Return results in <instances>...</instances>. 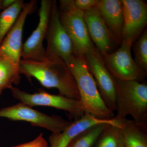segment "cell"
<instances>
[{
	"instance_id": "6da1fadb",
	"label": "cell",
	"mask_w": 147,
	"mask_h": 147,
	"mask_svg": "<svg viewBox=\"0 0 147 147\" xmlns=\"http://www.w3.org/2000/svg\"><path fill=\"white\" fill-rule=\"evenodd\" d=\"M19 72L30 82L34 77L44 88L57 89L59 94L80 100L74 77L67 65L60 58L51 57L42 61L21 59Z\"/></svg>"
},
{
	"instance_id": "7a4b0ae2",
	"label": "cell",
	"mask_w": 147,
	"mask_h": 147,
	"mask_svg": "<svg viewBox=\"0 0 147 147\" xmlns=\"http://www.w3.org/2000/svg\"><path fill=\"white\" fill-rule=\"evenodd\" d=\"M76 82L85 113L100 119H110L114 113L105 105L83 57L74 55L67 64Z\"/></svg>"
},
{
	"instance_id": "3957f363",
	"label": "cell",
	"mask_w": 147,
	"mask_h": 147,
	"mask_svg": "<svg viewBox=\"0 0 147 147\" xmlns=\"http://www.w3.org/2000/svg\"><path fill=\"white\" fill-rule=\"evenodd\" d=\"M117 119L128 116L138 123L147 124V85L135 80L115 78Z\"/></svg>"
},
{
	"instance_id": "277c9868",
	"label": "cell",
	"mask_w": 147,
	"mask_h": 147,
	"mask_svg": "<svg viewBox=\"0 0 147 147\" xmlns=\"http://www.w3.org/2000/svg\"><path fill=\"white\" fill-rule=\"evenodd\" d=\"M60 20L71 39L75 55L84 57L95 47L90 38L84 18V12L74 7L73 0H61Z\"/></svg>"
},
{
	"instance_id": "5b68a950",
	"label": "cell",
	"mask_w": 147,
	"mask_h": 147,
	"mask_svg": "<svg viewBox=\"0 0 147 147\" xmlns=\"http://www.w3.org/2000/svg\"><path fill=\"white\" fill-rule=\"evenodd\" d=\"M13 97L31 107L43 106L64 110L74 119H78L85 114L80 100L60 94H51L40 90L38 92L30 93L12 87L10 89Z\"/></svg>"
},
{
	"instance_id": "8992f818",
	"label": "cell",
	"mask_w": 147,
	"mask_h": 147,
	"mask_svg": "<svg viewBox=\"0 0 147 147\" xmlns=\"http://www.w3.org/2000/svg\"><path fill=\"white\" fill-rule=\"evenodd\" d=\"M0 117L27 122L33 126L50 130L53 134L60 133L71 122L59 116L46 115L21 102L0 109Z\"/></svg>"
},
{
	"instance_id": "52a82bcc",
	"label": "cell",
	"mask_w": 147,
	"mask_h": 147,
	"mask_svg": "<svg viewBox=\"0 0 147 147\" xmlns=\"http://www.w3.org/2000/svg\"><path fill=\"white\" fill-rule=\"evenodd\" d=\"M132 44L122 41L117 50L101 54L106 67L114 78L122 81L135 80L142 82L147 72L140 67L132 57Z\"/></svg>"
},
{
	"instance_id": "ba28073f",
	"label": "cell",
	"mask_w": 147,
	"mask_h": 147,
	"mask_svg": "<svg viewBox=\"0 0 147 147\" xmlns=\"http://www.w3.org/2000/svg\"><path fill=\"white\" fill-rule=\"evenodd\" d=\"M45 39L46 58L57 57L68 64L74 55L71 39L61 23L56 1H52L50 20Z\"/></svg>"
},
{
	"instance_id": "9c48e42d",
	"label": "cell",
	"mask_w": 147,
	"mask_h": 147,
	"mask_svg": "<svg viewBox=\"0 0 147 147\" xmlns=\"http://www.w3.org/2000/svg\"><path fill=\"white\" fill-rule=\"evenodd\" d=\"M102 100L112 112L116 111L115 78L106 67L101 53L94 47L84 56Z\"/></svg>"
},
{
	"instance_id": "30bf717a",
	"label": "cell",
	"mask_w": 147,
	"mask_h": 147,
	"mask_svg": "<svg viewBox=\"0 0 147 147\" xmlns=\"http://www.w3.org/2000/svg\"><path fill=\"white\" fill-rule=\"evenodd\" d=\"M37 1L32 0L25 3L16 23L11 29L0 45V56L9 60L13 65L16 76L21 80L19 66L21 59L22 36L24 25L27 16L32 13L36 6Z\"/></svg>"
},
{
	"instance_id": "8fae6325",
	"label": "cell",
	"mask_w": 147,
	"mask_h": 147,
	"mask_svg": "<svg viewBox=\"0 0 147 147\" xmlns=\"http://www.w3.org/2000/svg\"><path fill=\"white\" fill-rule=\"evenodd\" d=\"M52 3L51 0H42L40 2L38 24L23 44L22 59L42 61L47 58L43 41L47 34Z\"/></svg>"
},
{
	"instance_id": "7c38bea8",
	"label": "cell",
	"mask_w": 147,
	"mask_h": 147,
	"mask_svg": "<svg viewBox=\"0 0 147 147\" xmlns=\"http://www.w3.org/2000/svg\"><path fill=\"white\" fill-rule=\"evenodd\" d=\"M124 24L122 41L133 44L147 25V5L142 0H121Z\"/></svg>"
},
{
	"instance_id": "4fadbf2b",
	"label": "cell",
	"mask_w": 147,
	"mask_h": 147,
	"mask_svg": "<svg viewBox=\"0 0 147 147\" xmlns=\"http://www.w3.org/2000/svg\"><path fill=\"white\" fill-rule=\"evenodd\" d=\"M84 18L92 42L101 54L110 53L117 43L100 16L96 5L84 12Z\"/></svg>"
},
{
	"instance_id": "5bb4252c",
	"label": "cell",
	"mask_w": 147,
	"mask_h": 147,
	"mask_svg": "<svg viewBox=\"0 0 147 147\" xmlns=\"http://www.w3.org/2000/svg\"><path fill=\"white\" fill-rule=\"evenodd\" d=\"M101 123L110 124L120 127V121L115 118L110 119H100L85 113L82 117L71 122L60 133H52L49 138V147H66L69 142L82 131L91 127Z\"/></svg>"
},
{
	"instance_id": "9a60e30c",
	"label": "cell",
	"mask_w": 147,
	"mask_h": 147,
	"mask_svg": "<svg viewBox=\"0 0 147 147\" xmlns=\"http://www.w3.org/2000/svg\"><path fill=\"white\" fill-rule=\"evenodd\" d=\"M100 16L117 43L122 42L124 20L121 1L98 0L96 5Z\"/></svg>"
},
{
	"instance_id": "2e32d148",
	"label": "cell",
	"mask_w": 147,
	"mask_h": 147,
	"mask_svg": "<svg viewBox=\"0 0 147 147\" xmlns=\"http://www.w3.org/2000/svg\"><path fill=\"white\" fill-rule=\"evenodd\" d=\"M125 147H147V124L133 119H120Z\"/></svg>"
},
{
	"instance_id": "e0dca14e",
	"label": "cell",
	"mask_w": 147,
	"mask_h": 147,
	"mask_svg": "<svg viewBox=\"0 0 147 147\" xmlns=\"http://www.w3.org/2000/svg\"><path fill=\"white\" fill-rule=\"evenodd\" d=\"M25 4L23 0H16L13 5L0 13V45L16 23Z\"/></svg>"
},
{
	"instance_id": "ac0fdd59",
	"label": "cell",
	"mask_w": 147,
	"mask_h": 147,
	"mask_svg": "<svg viewBox=\"0 0 147 147\" xmlns=\"http://www.w3.org/2000/svg\"><path fill=\"white\" fill-rule=\"evenodd\" d=\"M93 147H125L120 127L107 124Z\"/></svg>"
},
{
	"instance_id": "d6986e66",
	"label": "cell",
	"mask_w": 147,
	"mask_h": 147,
	"mask_svg": "<svg viewBox=\"0 0 147 147\" xmlns=\"http://www.w3.org/2000/svg\"><path fill=\"white\" fill-rule=\"evenodd\" d=\"M107 124L96 125L77 135L66 147H93Z\"/></svg>"
},
{
	"instance_id": "ffe728a7",
	"label": "cell",
	"mask_w": 147,
	"mask_h": 147,
	"mask_svg": "<svg viewBox=\"0 0 147 147\" xmlns=\"http://www.w3.org/2000/svg\"><path fill=\"white\" fill-rule=\"evenodd\" d=\"M20 82L11 63L6 58L0 56V91L10 89L13 87L12 84L17 85Z\"/></svg>"
},
{
	"instance_id": "44dd1931",
	"label": "cell",
	"mask_w": 147,
	"mask_h": 147,
	"mask_svg": "<svg viewBox=\"0 0 147 147\" xmlns=\"http://www.w3.org/2000/svg\"><path fill=\"white\" fill-rule=\"evenodd\" d=\"M134 61L137 64L147 71V31L145 30L134 46Z\"/></svg>"
},
{
	"instance_id": "7402d4cb",
	"label": "cell",
	"mask_w": 147,
	"mask_h": 147,
	"mask_svg": "<svg viewBox=\"0 0 147 147\" xmlns=\"http://www.w3.org/2000/svg\"><path fill=\"white\" fill-rule=\"evenodd\" d=\"M11 147H48V143L41 133L31 142Z\"/></svg>"
},
{
	"instance_id": "603a6c76",
	"label": "cell",
	"mask_w": 147,
	"mask_h": 147,
	"mask_svg": "<svg viewBox=\"0 0 147 147\" xmlns=\"http://www.w3.org/2000/svg\"><path fill=\"white\" fill-rule=\"evenodd\" d=\"M98 0H73L74 6L77 9L84 11L95 6Z\"/></svg>"
},
{
	"instance_id": "cb8c5ba5",
	"label": "cell",
	"mask_w": 147,
	"mask_h": 147,
	"mask_svg": "<svg viewBox=\"0 0 147 147\" xmlns=\"http://www.w3.org/2000/svg\"><path fill=\"white\" fill-rule=\"evenodd\" d=\"M16 0H3L1 1V9L5 10L9 8L14 3Z\"/></svg>"
},
{
	"instance_id": "d4e9b609",
	"label": "cell",
	"mask_w": 147,
	"mask_h": 147,
	"mask_svg": "<svg viewBox=\"0 0 147 147\" xmlns=\"http://www.w3.org/2000/svg\"><path fill=\"white\" fill-rule=\"evenodd\" d=\"M1 0H0V10H1ZM0 13H1V12H0Z\"/></svg>"
},
{
	"instance_id": "484cf974",
	"label": "cell",
	"mask_w": 147,
	"mask_h": 147,
	"mask_svg": "<svg viewBox=\"0 0 147 147\" xmlns=\"http://www.w3.org/2000/svg\"><path fill=\"white\" fill-rule=\"evenodd\" d=\"M2 92L0 91V95H1V94Z\"/></svg>"
}]
</instances>
